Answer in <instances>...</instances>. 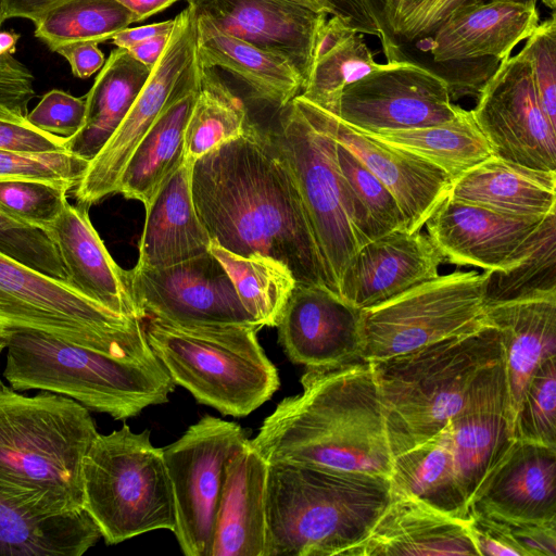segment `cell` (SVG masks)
Wrapping results in <instances>:
<instances>
[{"label": "cell", "instance_id": "cell-1", "mask_svg": "<svg viewBox=\"0 0 556 556\" xmlns=\"http://www.w3.org/2000/svg\"><path fill=\"white\" fill-rule=\"evenodd\" d=\"M191 189L211 240L240 255L278 260L296 286L330 290L295 180L270 129L249 121L239 137L195 161Z\"/></svg>", "mask_w": 556, "mask_h": 556}, {"label": "cell", "instance_id": "cell-2", "mask_svg": "<svg viewBox=\"0 0 556 556\" xmlns=\"http://www.w3.org/2000/svg\"><path fill=\"white\" fill-rule=\"evenodd\" d=\"M301 384L264 419L255 450L268 463L389 478L393 453L371 364L307 368Z\"/></svg>", "mask_w": 556, "mask_h": 556}, {"label": "cell", "instance_id": "cell-3", "mask_svg": "<svg viewBox=\"0 0 556 556\" xmlns=\"http://www.w3.org/2000/svg\"><path fill=\"white\" fill-rule=\"evenodd\" d=\"M98 435L88 408L0 379V503L33 516L84 509L81 465Z\"/></svg>", "mask_w": 556, "mask_h": 556}, {"label": "cell", "instance_id": "cell-4", "mask_svg": "<svg viewBox=\"0 0 556 556\" xmlns=\"http://www.w3.org/2000/svg\"><path fill=\"white\" fill-rule=\"evenodd\" d=\"M391 496L387 477L268 463L264 556H345Z\"/></svg>", "mask_w": 556, "mask_h": 556}, {"label": "cell", "instance_id": "cell-5", "mask_svg": "<svg viewBox=\"0 0 556 556\" xmlns=\"http://www.w3.org/2000/svg\"><path fill=\"white\" fill-rule=\"evenodd\" d=\"M5 341L3 376L16 391L37 389L73 399L115 420L168 402L175 383L157 359L118 361L46 332L0 330Z\"/></svg>", "mask_w": 556, "mask_h": 556}, {"label": "cell", "instance_id": "cell-6", "mask_svg": "<svg viewBox=\"0 0 556 556\" xmlns=\"http://www.w3.org/2000/svg\"><path fill=\"white\" fill-rule=\"evenodd\" d=\"M501 357L500 333L485 325L370 363L393 457L440 432L463 406L478 372Z\"/></svg>", "mask_w": 556, "mask_h": 556}, {"label": "cell", "instance_id": "cell-7", "mask_svg": "<svg viewBox=\"0 0 556 556\" xmlns=\"http://www.w3.org/2000/svg\"><path fill=\"white\" fill-rule=\"evenodd\" d=\"M148 343L175 384L219 413L244 417L279 388L276 366L253 325L143 319Z\"/></svg>", "mask_w": 556, "mask_h": 556}, {"label": "cell", "instance_id": "cell-8", "mask_svg": "<svg viewBox=\"0 0 556 556\" xmlns=\"http://www.w3.org/2000/svg\"><path fill=\"white\" fill-rule=\"evenodd\" d=\"M84 509L106 544L154 530L174 531V495L163 457L150 431L127 425L96 437L81 465Z\"/></svg>", "mask_w": 556, "mask_h": 556}, {"label": "cell", "instance_id": "cell-9", "mask_svg": "<svg viewBox=\"0 0 556 556\" xmlns=\"http://www.w3.org/2000/svg\"><path fill=\"white\" fill-rule=\"evenodd\" d=\"M46 332L118 361L150 363L143 320L117 314L66 280L41 274L0 252V330Z\"/></svg>", "mask_w": 556, "mask_h": 556}, {"label": "cell", "instance_id": "cell-10", "mask_svg": "<svg viewBox=\"0 0 556 556\" xmlns=\"http://www.w3.org/2000/svg\"><path fill=\"white\" fill-rule=\"evenodd\" d=\"M483 276L454 270L363 309L362 358L372 363L485 326Z\"/></svg>", "mask_w": 556, "mask_h": 556}, {"label": "cell", "instance_id": "cell-11", "mask_svg": "<svg viewBox=\"0 0 556 556\" xmlns=\"http://www.w3.org/2000/svg\"><path fill=\"white\" fill-rule=\"evenodd\" d=\"M278 111L270 132L295 180L330 291L339 296L340 278L359 244L344 205L337 141L313 127L292 101Z\"/></svg>", "mask_w": 556, "mask_h": 556}, {"label": "cell", "instance_id": "cell-12", "mask_svg": "<svg viewBox=\"0 0 556 556\" xmlns=\"http://www.w3.org/2000/svg\"><path fill=\"white\" fill-rule=\"evenodd\" d=\"M248 440L239 424L205 415L163 447L185 555L210 556L226 465Z\"/></svg>", "mask_w": 556, "mask_h": 556}, {"label": "cell", "instance_id": "cell-13", "mask_svg": "<svg viewBox=\"0 0 556 556\" xmlns=\"http://www.w3.org/2000/svg\"><path fill=\"white\" fill-rule=\"evenodd\" d=\"M471 113L493 155L556 170V128L540 104L530 64L519 52L500 61Z\"/></svg>", "mask_w": 556, "mask_h": 556}, {"label": "cell", "instance_id": "cell-14", "mask_svg": "<svg viewBox=\"0 0 556 556\" xmlns=\"http://www.w3.org/2000/svg\"><path fill=\"white\" fill-rule=\"evenodd\" d=\"M168 43L151 70L121 125L89 162L75 187L78 203L96 204L118 192L119 180L132 152L167 105L177 85L195 63L197 18L190 7L175 17Z\"/></svg>", "mask_w": 556, "mask_h": 556}, {"label": "cell", "instance_id": "cell-15", "mask_svg": "<svg viewBox=\"0 0 556 556\" xmlns=\"http://www.w3.org/2000/svg\"><path fill=\"white\" fill-rule=\"evenodd\" d=\"M460 109L453 104L450 85L440 74L394 59L346 86L336 116L362 130L377 132L446 123Z\"/></svg>", "mask_w": 556, "mask_h": 556}, {"label": "cell", "instance_id": "cell-16", "mask_svg": "<svg viewBox=\"0 0 556 556\" xmlns=\"http://www.w3.org/2000/svg\"><path fill=\"white\" fill-rule=\"evenodd\" d=\"M128 280L142 319L261 327L244 309L231 279L210 251L166 267L136 265L128 270Z\"/></svg>", "mask_w": 556, "mask_h": 556}, {"label": "cell", "instance_id": "cell-17", "mask_svg": "<svg viewBox=\"0 0 556 556\" xmlns=\"http://www.w3.org/2000/svg\"><path fill=\"white\" fill-rule=\"evenodd\" d=\"M292 102L319 131L356 156L394 194L405 230L420 231L446 198L452 178L429 161L349 125L300 94Z\"/></svg>", "mask_w": 556, "mask_h": 556}, {"label": "cell", "instance_id": "cell-18", "mask_svg": "<svg viewBox=\"0 0 556 556\" xmlns=\"http://www.w3.org/2000/svg\"><path fill=\"white\" fill-rule=\"evenodd\" d=\"M447 425L458 482L469 507L515 442L502 357L478 372Z\"/></svg>", "mask_w": 556, "mask_h": 556}, {"label": "cell", "instance_id": "cell-19", "mask_svg": "<svg viewBox=\"0 0 556 556\" xmlns=\"http://www.w3.org/2000/svg\"><path fill=\"white\" fill-rule=\"evenodd\" d=\"M219 30L289 63L303 87L328 14L291 0H188Z\"/></svg>", "mask_w": 556, "mask_h": 556}, {"label": "cell", "instance_id": "cell-20", "mask_svg": "<svg viewBox=\"0 0 556 556\" xmlns=\"http://www.w3.org/2000/svg\"><path fill=\"white\" fill-rule=\"evenodd\" d=\"M361 313L327 288L295 286L277 325L279 342L307 368L363 359Z\"/></svg>", "mask_w": 556, "mask_h": 556}, {"label": "cell", "instance_id": "cell-21", "mask_svg": "<svg viewBox=\"0 0 556 556\" xmlns=\"http://www.w3.org/2000/svg\"><path fill=\"white\" fill-rule=\"evenodd\" d=\"M444 257L421 231L400 229L362 245L348 262L339 296L363 311L439 276Z\"/></svg>", "mask_w": 556, "mask_h": 556}, {"label": "cell", "instance_id": "cell-22", "mask_svg": "<svg viewBox=\"0 0 556 556\" xmlns=\"http://www.w3.org/2000/svg\"><path fill=\"white\" fill-rule=\"evenodd\" d=\"M544 217L511 216L445 198L425 225L445 262L492 270L509 265Z\"/></svg>", "mask_w": 556, "mask_h": 556}, {"label": "cell", "instance_id": "cell-23", "mask_svg": "<svg viewBox=\"0 0 556 556\" xmlns=\"http://www.w3.org/2000/svg\"><path fill=\"white\" fill-rule=\"evenodd\" d=\"M535 4L494 0L455 8L420 42L434 63L473 61L510 55L540 23Z\"/></svg>", "mask_w": 556, "mask_h": 556}, {"label": "cell", "instance_id": "cell-24", "mask_svg": "<svg viewBox=\"0 0 556 556\" xmlns=\"http://www.w3.org/2000/svg\"><path fill=\"white\" fill-rule=\"evenodd\" d=\"M469 511L514 520H556V447L515 440L469 503Z\"/></svg>", "mask_w": 556, "mask_h": 556}, {"label": "cell", "instance_id": "cell-25", "mask_svg": "<svg viewBox=\"0 0 556 556\" xmlns=\"http://www.w3.org/2000/svg\"><path fill=\"white\" fill-rule=\"evenodd\" d=\"M479 556L465 519L392 492L368 536L345 556Z\"/></svg>", "mask_w": 556, "mask_h": 556}, {"label": "cell", "instance_id": "cell-26", "mask_svg": "<svg viewBox=\"0 0 556 556\" xmlns=\"http://www.w3.org/2000/svg\"><path fill=\"white\" fill-rule=\"evenodd\" d=\"M48 232L66 270V281L73 288L117 314L142 319L130 290L128 270L119 267L106 250L87 205L67 202Z\"/></svg>", "mask_w": 556, "mask_h": 556}, {"label": "cell", "instance_id": "cell-27", "mask_svg": "<svg viewBox=\"0 0 556 556\" xmlns=\"http://www.w3.org/2000/svg\"><path fill=\"white\" fill-rule=\"evenodd\" d=\"M268 462L248 440L228 460L210 556H264Z\"/></svg>", "mask_w": 556, "mask_h": 556}, {"label": "cell", "instance_id": "cell-28", "mask_svg": "<svg viewBox=\"0 0 556 556\" xmlns=\"http://www.w3.org/2000/svg\"><path fill=\"white\" fill-rule=\"evenodd\" d=\"M200 64L180 79L167 105L129 157L118 192L149 206L162 184L185 161V130L195 100Z\"/></svg>", "mask_w": 556, "mask_h": 556}, {"label": "cell", "instance_id": "cell-29", "mask_svg": "<svg viewBox=\"0 0 556 556\" xmlns=\"http://www.w3.org/2000/svg\"><path fill=\"white\" fill-rule=\"evenodd\" d=\"M501 338L511 420L539 366L556 356V293L485 306Z\"/></svg>", "mask_w": 556, "mask_h": 556}, {"label": "cell", "instance_id": "cell-30", "mask_svg": "<svg viewBox=\"0 0 556 556\" xmlns=\"http://www.w3.org/2000/svg\"><path fill=\"white\" fill-rule=\"evenodd\" d=\"M192 167L184 161L146 207L137 266L166 267L208 251L211 239L192 199Z\"/></svg>", "mask_w": 556, "mask_h": 556}, {"label": "cell", "instance_id": "cell-31", "mask_svg": "<svg viewBox=\"0 0 556 556\" xmlns=\"http://www.w3.org/2000/svg\"><path fill=\"white\" fill-rule=\"evenodd\" d=\"M446 198L511 216L544 217L556 212V170L491 155L452 179Z\"/></svg>", "mask_w": 556, "mask_h": 556}, {"label": "cell", "instance_id": "cell-32", "mask_svg": "<svg viewBox=\"0 0 556 556\" xmlns=\"http://www.w3.org/2000/svg\"><path fill=\"white\" fill-rule=\"evenodd\" d=\"M195 18L197 56L202 67L231 74L252 99L278 110L301 93L303 81L289 63L223 33L203 15L195 14Z\"/></svg>", "mask_w": 556, "mask_h": 556}, {"label": "cell", "instance_id": "cell-33", "mask_svg": "<svg viewBox=\"0 0 556 556\" xmlns=\"http://www.w3.org/2000/svg\"><path fill=\"white\" fill-rule=\"evenodd\" d=\"M150 73L126 49L112 50L85 96L83 127L66 139L65 150L90 162L121 125Z\"/></svg>", "mask_w": 556, "mask_h": 556}, {"label": "cell", "instance_id": "cell-34", "mask_svg": "<svg viewBox=\"0 0 556 556\" xmlns=\"http://www.w3.org/2000/svg\"><path fill=\"white\" fill-rule=\"evenodd\" d=\"M381 66L375 61L364 34L330 16L319 30L311 71L300 96L337 115L344 88Z\"/></svg>", "mask_w": 556, "mask_h": 556}, {"label": "cell", "instance_id": "cell-35", "mask_svg": "<svg viewBox=\"0 0 556 556\" xmlns=\"http://www.w3.org/2000/svg\"><path fill=\"white\" fill-rule=\"evenodd\" d=\"M389 479L393 493L409 495L456 518L468 517L448 425L424 443L395 455Z\"/></svg>", "mask_w": 556, "mask_h": 556}, {"label": "cell", "instance_id": "cell-36", "mask_svg": "<svg viewBox=\"0 0 556 556\" xmlns=\"http://www.w3.org/2000/svg\"><path fill=\"white\" fill-rule=\"evenodd\" d=\"M102 538L88 513L33 516L0 503L1 556H79Z\"/></svg>", "mask_w": 556, "mask_h": 556}, {"label": "cell", "instance_id": "cell-37", "mask_svg": "<svg viewBox=\"0 0 556 556\" xmlns=\"http://www.w3.org/2000/svg\"><path fill=\"white\" fill-rule=\"evenodd\" d=\"M370 134L429 161L452 179L493 155L471 111L463 108L446 123Z\"/></svg>", "mask_w": 556, "mask_h": 556}, {"label": "cell", "instance_id": "cell-38", "mask_svg": "<svg viewBox=\"0 0 556 556\" xmlns=\"http://www.w3.org/2000/svg\"><path fill=\"white\" fill-rule=\"evenodd\" d=\"M482 276L486 306L556 293V212L543 218L506 268Z\"/></svg>", "mask_w": 556, "mask_h": 556}, {"label": "cell", "instance_id": "cell-39", "mask_svg": "<svg viewBox=\"0 0 556 556\" xmlns=\"http://www.w3.org/2000/svg\"><path fill=\"white\" fill-rule=\"evenodd\" d=\"M208 251L232 281L244 309L263 327H277L285 305L296 286L291 270L263 254L240 255L211 240Z\"/></svg>", "mask_w": 556, "mask_h": 556}, {"label": "cell", "instance_id": "cell-40", "mask_svg": "<svg viewBox=\"0 0 556 556\" xmlns=\"http://www.w3.org/2000/svg\"><path fill=\"white\" fill-rule=\"evenodd\" d=\"M248 122L243 101L215 70L200 65L199 87L185 130V161L194 164L210 151L239 137Z\"/></svg>", "mask_w": 556, "mask_h": 556}, {"label": "cell", "instance_id": "cell-41", "mask_svg": "<svg viewBox=\"0 0 556 556\" xmlns=\"http://www.w3.org/2000/svg\"><path fill=\"white\" fill-rule=\"evenodd\" d=\"M344 205L359 248L388 232L405 230L394 194L356 156L337 142Z\"/></svg>", "mask_w": 556, "mask_h": 556}, {"label": "cell", "instance_id": "cell-42", "mask_svg": "<svg viewBox=\"0 0 556 556\" xmlns=\"http://www.w3.org/2000/svg\"><path fill=\"white\" fill-rule=\"evenodd\" d=\"M136 23L117 0H70L49 11L35 26V37L51 51L79 42H102Z\"/></svg>", "mask_w": 556, "mask_h": 556}, {"label": "cell", "instance_id": "cell-43", "mask_svg": "<svg viewBox=\"0 0 556 556\" xmlns=\"http://www.w3.org/2000/svg\"><path fill=\"white\" fill-rule=\"evenodd\" d=\"M515 440L556 447V356L530 378L513 419Z\"/></svg>", "mask_w": 556, "mask_h": 556}, {"label": "cell", "instance_id": "cell-44", "mask_svg": "<svg viewBox=\"0 0 556 556\" xmlns=\"http://www.w3.org/2000/svg\"><path fill=\"white\" fill-rule=\"evenodd\" d=\"M71 189L39 180H1L0 206L23 223L49 231L68 202Z\"/></svg>", "mask_w": 556, "mask_h": 556}, {"label": "cell", "instance_id": "cell-45", "mask_svg": "<svg viewBox=\"0 0 556 556\" xmlns=\"http://www.w3.org/2000/svg\"><path fill=\"white\" fill-rule=\"evenodd\" d=\"M0 252L41 274L66 280V270L50 233L23 223L1 206Z\"/></svg>", "mask_w": 556, "mask_h": 556}, {"label": "cell", "instance_id": "cell-46", "mask_svg": "<svg viewBox=\"0 0 556 556\" xmlns=\"http://www.w3.org/2000/svg\"><path fill=\"white\" fill-rule=\"evenodd\" d=\"M88 164L68 151L28 153L0 149V181L29 179L75 188Z\"/></svg>", "mask_w": 556, "mask_h": 556}, {"label": "cell", "instance_id": "cell-47", "mask_svg": "<svg viewBox=\"0 0 556 556\" xmlns=\"http://www.w3.org/2000/svg\"><path fill=\"white\" fill-rule=\"evenodd\" d=\"M530 64L540 104L556 128V21L539 23L519 52Z\"/></svg>", "mask_w": 556, "mask_h": 556}, {"label": "cell", "instance_id": "cell-48", "mask_svg": "<svg viewBox=\"0 0 556 556\" xmlns=\"http://www.w3.org/2000/svg\"><path fill=\"white\" fill-rule=\"evenodd\" d=\"M85 112V97L52 89L28 112L27 122L42 131L67 139L83 127Z\"/></svg>", "mask_w": 556, "mask_h": 556}, {"label": "cell", "instance_id": "cell-49", "mask_svg": "<svg viewBox=\"0 0 556 556\" xmlns=\"http://www.w3.org/2000/svg\"><path fill=\"white\" fill-rule=\"evenodd\" d=\"M35 77L26 65L0 68V119L27 123L28 104L35 97Z\"/></svg>", "mask_w": 556, "mask_h": 556}, {"label": "cell", "instance_id": "cell-50", "mask_svg": "<svg viewBox=\"0 0 556 556\" xmlns=\"http://www.w3.org/2000/svg\"><path fill=\"white\" fill-rule=\"evenodd\" d=\"M466 521L479 556H525L498 518L469 511Z\"/></svg>", "mask_w": 556, "mask_h": 556}, {"label": "cell", "instance_id": "cell-51", "mask_svg": "<svg viewBox=\"0 0 556 556\" xmlns=\"http://www.w3.org/2000/svg\"><path fill=\"white\" fill-rule=\"evenodd\" d=\"M66 138L42 131L31 124L0 119V149L28 153L65 150Z\"/></svg>", "mask_w": 556, "mask_h": 556}, {"label": "cell", "instance_id": "cell-52", "mask_svg": "<svg viewBox=\"0 0 556 556\" xmlns=\"http://www.w3.org/2000/svg\"><path fill=\"white\" fill-rule=\"evenodd\" d=\"M496 518L503 522L525 556L556 555V520L529 521Z\"/></svg>", "mask_w": 556, "mask_h": 556}, {"label": "cell", "instance_id": "cell-53", "mask_svg": "<svg viewBox=\"0 0 556 556\" xmlns=\"http://www.w3.org/2000/svg\"><path fill=\"white\" fill-rule=\"evenodd\" d=\"M312 10L341 18L362 34L382 37L368 0H291Z\"/></svg>", "mask_w": 556, "mask_h": 556}, {"label": "cell", "instance_id": "cell-54", "mask_svg": "<svg viewBox=\"0 0 556 556\" xmlns=\"http://www.w3.org/2000/svg\"><path fill=\"white\" fill-rule=\"evenodd\" d=\"M494 0H434L426 10L400 28L392 37L413 41L429 35L455 8L466 2H489ZM535 4L536 0H509ZM390 39V38H389ZM387 41V40H386ZM384 41V42H386Z\"/></svg>", "mask_w": 556, "mask_h": 556}, {"label": "cell", "instance_id": "cell-55", "mask_svg": "<svg viewBox=\"0 0 556 556\" xmlns=\"http://www.w3.org/2000/svg\"><path fill=\"white\" fill-rule=\"evenodd\" d=\"M434 0H381L374 10L382 33V41L391 38L400 28L426 10Z\"/></svg>", "mask_w": 556, "mask_h": 556}, {"label": "cell", "instance_id": "cell-56", "mask_svg": "<svg viewBox=\"0 0 556 556\" xmlns=\"http://www.w3.org/2000/svg\"><path fill=\"white\" fill-rule=\"evenodd\" d=\"M56 53L68 62L77 78H88L104 65V54L97 42H79L59 48Z\"/></svg>", "mask_w": 556, "mask_h": 556}, {"label": "cell", "instance_id": "cell-57", "mask_svg": "<svg viewBox=\"0 0 556 556\" xmlns=\"http://www.w3.org/2000/svg\"><path fill=\"white\" fill-rule=\"evenodd\" d=\"M70 0H1L2 21L25 18L36 24L49 11Z\"/></svg>", "mask_w": 556, "mask_h": 556}, {"label": "cell", "instance_id": "cell-58", "mask_svg": "<svg viewBox=\"0 0 556 556\" xmlns=\"http://www.w3.org/2000/svg\"><path fill=\"white\" fill-rule=\"evenodd\" d=\"M175 24V20H168L164 22L153 23L139 27H127L117 33L113 38L112 42L122 49H129L130 47L148 40L152 37L170 34Z\"/></svg>", "mask_w": 556, "mask_h": 556}, {"label": "cell", "instance_id": "cell-59", "mask_svg": "<svg viewBox=\"0 0 556 556\" xmlns=\"http://www.w3.org/2000/svg\"><path fill=\"white\" fill-rule=\"evenodd\" d=\"M169 37L170 34L159 35L130 47L127 51L141 64L152 70L163 54Z\"/></svg>", "mask_w": 556, "mask_h": 556}, {"label": "cell", "instance_id": "cell-60", "mask_svg": "<svg viewBox=\"0 0 556 556\" xmlns=\"http://www.w3.org/2000/svg\"><path fill=\"white\" fill-rule=\"evenodd\" d=\"M127 8L135 16L136 22H141L148 17L165 10L179 0H117Z\"/></svg>", "mask_w": 556, "mask_h": 556}, {"label": "cell", "instance_id": "cell-61", "mask_svg": "<svg viewBox=\"0 0 556 556\" xmlns=\"http://www.w3.org/2000/svg\"><path fill=\"white\" fill-rule=\"evenodd\" d=\"M20 38L18 34L12 31L0 30V55L13 53L15 51L16 42Z\"/></svg>", "mask_w": 556, "mask_h": 556}, {"label": "cell", "instance_id": "cell-62", "mask_svg": "<svg viewBox=\"0 0 556 556\" xmlns=\"http://www.w3.org/2000/svg\"><path fill=\"white\" fill-rule=\"evenodd\" d=\"M546 7H548L552 10H555L556 7V0H541Z\"/></svg>", "mask_w": 556, "mask_h": 556}, {"label": "cell", "instance_id": "cell-63", "mask_svg": "<svg viewBox=\"0 0 556 556\" xmlns=\"http://www.w3.org/2000/svg\"><path fill=\"white\" fill-rule=\"evenodd\" d=\"M5 349V341L0 333V353Z\"/></svg>", "mask_w": 556, "mask_h": 556}, {"label": "cell", "instance_id": "cell-64", "mask_svg": "<svg viewBox=\"0 0 556 556\" xmlns=\"http://www.w3.org/2000/svg\"><path fill=\"white\" fill-rule=\"evenodd\" d=\"M3 21H2V14H1V0H0V27L2 25Z\"/></svg>", "mask_w": 556, "mask_h": 556}]
</instances>
